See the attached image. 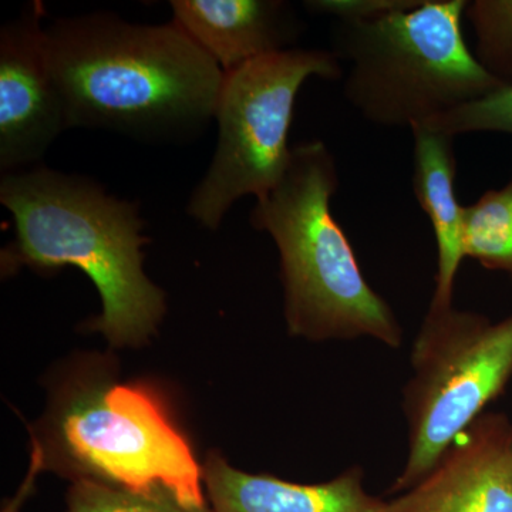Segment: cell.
Returning a JSON list of instances; mask_svg holds the SVG:
<instances>
[{
  "label": "cell",
  "mask_w": 512,
  "mask_h": 512,
  "mask_svg": "<svg viewBox=\"0 0 512 512\" xmlns=\"http://www.w3.org/2000/svg\"><path fill=\"white\" fill-rule=\"evenodd\" d=\"M45 32L70 128L173 143L215 119L224 72L174 22L136 25L96 12L57 19Z\"/></svg>",
  "instance_id": "obj_1"
},
{
  "label": "cell",
  "mask_w": 512,
  "mask_h": 512,
  "mask_svg": "<svg viewBox=\"0 0 512 512\" xmlns=\"http://www.w3.org/2000/svg\"><path fill=\"white\" fill-rule=\"evenodd\" d=\"M0 202L16 229L2 252L3 269L74 266L100 293L103 311L93 329L114 346L151 338L165 313V295L144 272L148 238L136 204L89 178L42 165L2 174Z\"/></svg>",
  "instance_id": "obj_2"
},
{
  "label": "cell",
  "mask_w": 512,
  "mask_h": 512,
  "mask_svg": "<svg viewBox=\"0 0 512 512\" xmlns=\"http://www.w3.org/2000/svg\"><path fill=\"white\" fill-rule=\"evenodd\" d=\"M338 188V165L328 146L305 141L292 147L281 180L252 208V227L268 232L279 252L289 333L311 342L373 339L399 349L402 325L367 284L330 210Z\"/></svg>",
  "instance_id": "obj_3"
},
{
  "label": "cell",
  "mask_w": 512,
  "mask_h": 512,
  "mask_svg": "<svg viewBox=\"0 0 512 512\" xmlns=\"http://www.w3.org/2000/svg\"><path fill=\"white\" fill-rule=\"evenodd\" d=\"M466 5L420 0L382 18L338 20L332 53L350 63V106L377 126L412 128L504 89L464 39Z\"/></svg>",
  "instance_id": "obj_4"
},
{
  "label": "cell",
  "mask_w": 512,
  "mask_h": 512,
  "mask_svg": "<svg viewBox=\"0 0 512 512\" xmlns=\"http://www.w3.org/2000/svg\"><path fill=\"white\" fill-rule=\"evenodd\" d=\"M404 384L407 456L387 494L410 490L450 444L485 413L512 380V313L493 322L483 313L429 306L410 352Z\"/></svg>",
  "instance_id": "obj_5"
},
{
  "label": "cell",
  "mask_w": 512,
  "mask_h": 512,
  "mask_svg": "<svg viewBox=\"0 0 512 512\" xmlns=\"http://www.w3.org/2000/svg\"><path fill=\"white\" fill-rule=\"evenodd\" d=\"M342 74L332 52L296 47L224 73L215 109L217 150L192 191L187 214L202 227L217 229L242 197H265L288 167V136L303 83Z\"/></svg>",
  "instance_id": "obj_6"
},
{
  "label": "cell",
  "mask_w": 512,
  "mask_h": 512,
  "mask_svg": "<svg viewBox=\"0 0 512 512\" xmlns=\"http://www.w3.org/2000/svg\"><path fill=\"white\" fill-rule=\"evenodd\" d=\"M63 448L82 476L146 493L167 488L188 507H207L204 471L153 394L111 384L77 394L59 420Z\"/></svg>",
  "instance_id": "obj_7"
},
{
  "label": "cell",
  "mask_w": 512,
  "mask_h": 512,
  "mask_svg": "<svg viewBox=\"0 0 512 512\" xmlns=\"http://www.w3.org/2000/svg\"><path fill=\"white\" fill-rule=\"evenodd\" d=\"M45 6L30 2L0 29V170L36 167L69 130L62 94L50 70Z\"/></svg>",
  "instance_id": "obj_8"
},
{
  "label": "cell",
  "mask_w": 512,
  "mask_h": 512,
  "mask_svg": "<svg viewBox=\"0 0 512 512\" xmlns=\"http://www.w3.org/2000/svg\"><path fill=\"white\" fill-rule=\"evenodd\" d=\"M379 512H512V420L484 413L410 490Z\"/></svg>",
  "instance_id": "obj_9"
},
{
  "label": "cell",
  "mask_w": 512,
  "mask_h": 512,
  "mask_svg": "<svg viewBox=\"0 0 512 512\" xmlns=\"http://www.w3.org/2000/svg\"><path fill=\"white\" fill-rule=\"evenodd\" d=\"M175 25L228 73L252 60L293 49L303 30L282 0H173Z\"/></svg>",
  "instance_id": "obj_10"
},
{
  "label": "cell",
  "mask_w": 512,
  "mask_h": 512,
  "mask_svg": "<svg viewBox=\"0 0 512 512\" xmlns=\"http://www.w3.org/2000/svg\"><path fill=\"white\" fill-rule=\"evenodd\" d=\"M202 471L211 512H379L384 503L366 490L360 466L319 484L245 473L218 456Z\"/></svg>",
  "instance_id": "obj_11"
},
{
  "label": "cell",
  "mask_w": 512,
  "mask_h": 512,
  "mask_svg": "<svg viewBox=\"0 0 512 512\" xmlns=\"http://www.w3.org/2000/svg\"><path fill=\"white\" fill-rule=\"evenodd\" d=\"M414 140L413 191L426 212L437 244L436 288L429 306H454V285L464 259V207L456 195L457 158L454 138L419 124Z\"/></svg>",
  "instance_id": "obj_12"
},
{
  "label": "cell",
  "mask_w": 512,
  "mask_h": 512,
  "mask_svg": "<svg viewBox=\"0 0 512 512\" xmlns=\"http://www.w3.org/2000/svg\"><path fill=\"white\" fill-rule=\"evenodd\" d=\"M464 258L512 278V180L464 207Z\"/></svg>",
  "instance_id": "obj_13"
},
{
  "label": "cell",
  "mask_w": 512,
  "mask_h": 512,
  "mask_svg": "<svg viewBox=\"0 0 512 512\" xmlns=\"http://www.w3.org/2000/svg\"><path fill=\"white\" fill-rule=\"evenodd\" d=\"M464 19L476 36L474 57L505 87L512 86V0L467 2Z\"/></svg>",
  "instance_id": "obj_14"
},
{
  "label": "cell",
  "mask_w": 512,
  "mask_h": 512,
  "mask_svg": "<svg viewBox=\"0 0 512 512\" xmlns=\"http://www.w3.org/2000/svg\"><path fill=\"white\" fill-rule=\"evenodd\" d=\"M67 512H211L210 507H188L167 488L146 493L76 478L67 494Z\"/></svg>",
  "instance_id": "obj_15"
},
{
  "label": "cell",
  "mask_w": 512,
  "mask_h": 512,
  "mask_svg": "<svg viewBox=\"0 0 512 512\" xmlns=\"http://www.w3.org/2000/svg\"><path fill=\"white\" fill-rule=\"evenodd\" d=\"M423 126L451 137L468 133H504L512 136V86L441 114Z\"/></svg>",
  "instance_id": "obj_16"
},
{
  "label": "cell",
  "mask_w": 512,
  "mask_h": 512,
  "mask_svg": "<svg viewBox=\"0 0 512 512\" xmlns=\"http://www.w3.org/2000/svg\"><path fill=\"white\" fill-rule=\"evenodd\" d=\"M420 0H309L303 3L312 13L336 20H372L413 8Z\"/></svg>",
  "instance_id": "obj_17"
},
{
  "label": "cell",
  "mask_w": 512,
  "mask_h": 512,
  "mask_svg": "<svg viewBox=\"0 0 512 512\" xmlns=\"http://www.w3.org/2000/svg\"><path fill=\"white\" fill-rule=\"evenodd\" d=\"M43 464V451L39 446L36 447L35 453H33L32 467H30L29 476L26 477L25 483L20 487L19 493L12 501H9L8 505L3 508L2 512H19L22 504L25 503L26 498L29 497L30 491H32L33 484H35V478L39 473L40 468Z\"/></svg>",
  "instance_id": "obj_18"
}]
</instances>
